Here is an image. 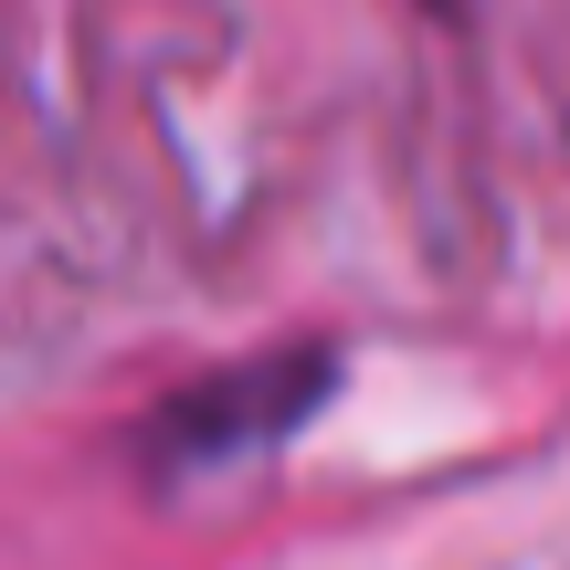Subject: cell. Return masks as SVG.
Here are the masks:
<instances>
[{"label": "cell", "instance_id": "6da1fadb", "mask_svg": "<svg viewBox=\"0 0 570 570\" xmlns=\"http://www.w3.org/2000/svg\"><path fill=\"white\" fill-rule=\"evenodd\" d=\"M327 391H338V370H327L317 348H306V360L223 370V381L180 391V402L148 423V465H159V475H212V465H244V454H275Z\"/></svg>", "mask_w": 570, "mask_h": 570}]
</instances>
